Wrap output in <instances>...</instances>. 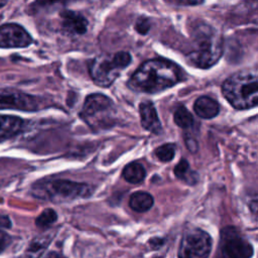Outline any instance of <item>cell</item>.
Wrapping results in <instances>:
<instances>
[{
    "label": "cell",
    "mask_w": 258,
    "mask_h": 258,
    "mask_svg": "<svg viewBox=\"0 0 258 258\" xmlns=\"http://www.w3.org/2000/svg\"><path fill=\"white\" fill-rule=\"evenodd\" d=\"M182 78V70L173 61L153 58L144 61L134 72L128 81V87L136 92L155 94L173 87Z\"/></svg>",
    "instance_id": "6da1fadb"
},
{
    "label": "cell",
    "mask_w": 258,
    "mask_h": 258,
    "mask_svg": "<svg viewBox=\"0 0 258 258\" xmlns=\"http://www.w3.org/2000/svg\"><path fill=\"white\" fill-rule=\"evenodd\" d=\"M223 53V41L218 31L207 24H199L191 33V46L186 53L187 61L200 69L214 66Z\"/></svg>",
    "instance_id": "7a4b0ae2"
},
{
    "label": "cell",
    "mask_w": 258,
    "mask_h": 258,
    "mask_svg": "<svg viewBox=\"0 0 258 258\" xmlns=\"http://www.w3.org/2000/svg\"><path fill=\"white\" fill-rule=\"evenodd\" d=\"M226 100L238 110L253 108L258 102V78L256 72L242 71L231 75L222 85Z\"/></svg>",
    "instance_id": "3957f363"
},
{
    "label": "cell",
    "mask_w": 258,
    "mask_h": 258,
    "mask_svg": "<svg viewBox=\"0 0 258 258\" xmlns=\"http://www.w3.org/2000/svg\"><path fill=\"white\" fill-rule=\"evenodd\" d=\"M93 191L90 184L68 179L39 180L31 187V194L36 199L63 203L78 198H87Z\"/></svg>",
    "instance_id": "277c9868"
},
{
    "label": "cell",
    "mask_w": 258,
    "mask_h": 258,
    "mask_svg": "<svg viewBox=\"0 0 258 258\" xmlns=\"http://www.w3.org/2000/svg\"><path fill=\"white\" fill-rule=\"evenodd\" d=\"M80 117L95 131L108 129L115 123L114 103L103 94H91L84 102Z\"/></svg>",
    "instance_id": "5b68a950"
},
{
    "label": "cell",
    "mask_w": 258,
    "mask_h": 258,
    "mask_svg": "<svg viewBox=\"0 0 258 258\" xmlns=\"http://www.w3.org/2000/svg\"><path fill=\"white\" fill-rule=\"evenodd\" d=\"M131 62V55L126 51L101 54L89 64V74L94 83L100 87H109L119 77L122 70Z\"/></svg>",
    "instance_id": "8992f818"
},
{
    "label": "cell",
    "mask_w": 258,
    "mask_h": 258,
    "mask_svg": "<svg viewBox=\"0 0 258 258\" xmlns=\"http://www.w3.org/2000/svg\"><path fill=\"white\" fill-rule=\"evenodd\" d=\"M253 247L241 232L234 227L221 231L219 258H251Z\"/></svg>",
    "instance_id": "52a82bcc"
},
{
    "label": "cell",
    "mask_w": 258,
    "mask_h": 258,
    "mask_svg": "<svg viewBox=\"0 0 258 258\" xmlns=\"http://www.w3.org/2000/svg\"><path fill=\"white\" fill-rule=\"evenodd\" d=\"M212 249L211 236L198 228L187 230L180 241L178 258H208Z\"/></svg>",
    "instance_id": "ba28073f"
},
{
    "label": "cell",
    "mask_w": 258,
    "mask_h": 258,
    "mask_svg": "<svg viewBox=\"0 0 258 258\" xmlns=\"http://www.w3.org/2000/svg\"><path fill=\"white\" fill-rule=\"evenodd\" d=\"M3 109L36 111L40 109V101L15 89H0V110Z\"/></svg>",
    "instance_id": "9c48e42d"
},
{
    "label": "cell",
    "mask_w": 258,
    "mask_h": 258,
    "mask_svg": "<svg viewBox=\"0 0 258 258\" xmlns=\"http://www.w3.org/2000/svg\"><path fill=\"white\" fill-rule=\"evenodd\" d=\"M32 43L30 34L17 23H6L0 26V47H26Z\"/></svg>",
    "instance_id": "30bf717a"
},
{
    "label": "cell",
    "mask_w": 258,
    "mask_h": 258,
    "mask_svg": "<svg viewBox=\"0 0 258 258\" xmlns=\"http://www.w3.org/2000/svg\"><path fill=\"white\" fill-rule=\"evenodd\" d=\"M60 25L70 34H84L88 29L87 19L80 13L71 10L60 12Z\"/></svg>",
    "instance_id": "8fae6325"
},
{
    "label": "cell",
    "mask_w": 258,
    "mask_h": 258,
    "mask_svg": "<svg viewBox=\"0 0 258 258\" xmlns=\"http://www.w3.org/2000/svg\"><path fill=\"white\" fill-rule=\"evenodd\" d=\"M139 114L141 124L144 129L154 133L159 134L162 130L161 123L159 121L156 109L152 102L143 101L139 105Z\"/></svg>",
    "instance_id": "7c38bea8"
},
{
    "label": "cell",
    "mask_w": 258,
    "mask_h": 258,
    "mask_svg": "<svg viewBox=\"0 0 258 258\" xmlns=\"http://www.w3.org/2000/svg\"><path fill=\"white\" fill-rule=\"evenodd\" d=\"M24 128V120L17 116L0 115V141L17 135Z\"/></svg>",
    "instance_id": "4fadbf2b"
},
{
    "label": "cell",
    "mask_w": 258,
    "mask_h": 258,
    "mask_svg": "<svg viewBox=\"0 0 258 258\" xmlns=\"http://www.w3.org/2000/svg\"><path fill=\"white\" fill-rule=\"evenodd\" d=\"M196 114L203 119H212L220 112V106L216 100L208 96L198 98L194 105Z\"/></svg>",
    "instance_id": "5bb4252c"
},
{
    "label": "cell",
    "mask_w": 258,
    "mask_h": 258,
    "mask_svg": "<svg viewBox=\"0 0 258 258\" xmlns=\"http://www.w3.org/2000/svg\"><path fill=\"white\" fill-rule=\"evenodd\" d=\"M52 233H44L35 237L28 245L24 252V258H39L52 240Z\"/></svg>",
    "instance_id": "9a60e30c"
},
{
    "label": "cell",
    "mask_w": 258,
    "mask_h": 258,
    "mask_svg": "<svg viewBox=\"0 0 258 258\" xmlns=\"http://www.w3.org/2000/svg\"><path fill=\"white\" fill-rule=\"evenodd\" d=\"M153 197L146 191H136L130 196L129 206L138 213H144L153 206Z\"/></svg>",
    "instance_id": "2e32d148"
},
{
    "label": "cell",
    "mask_w": 258,
    "mask_h": 258,
    "mask_svg": "<svg viewBox=\"0 0 258 258\" xmlns=\"http://www.w3.org/2000/svg\"><path fill=\"white\" fill-rule=\"evenodd\" d=\"M173 171H174L175 176L178 179H180L188 184H195L198 181V178H199L198 173L190 169L189 164H188L187 160H185V159H181L175 165Z\"/></svg>",
    "instance_id": "e0dca14e"
},
{
    "label": "cell",
    "mask_w": 258,
    "mask_h": 258,
    "mask_svg": "<svg viewBox=\"0 0 258 258\" xmlns=\"http://www.w3.org/2000/svg\"><path fill=\"white\" fill-rule=\"evenodd\" d=\"M123 177L131 183L141 182L146 175L144 167L138 162H130L123 169Z\"/></svg>",
    "instance_id": "ac0fdd59"
},
{
    "label": "cell",
    "mask_w": 258,
    "mask_h": 258,
    "mask_svg": "<svg viewBox=\"0 0 258 258\" xmlns=\"http://www.w3.org/2000/svg\"><path fill=\"white\" fill-rule=\"evenodd\" d=\"M174 122L177 126L183 129L190 128L194 125V118L190 112L182 105L178 106L173 114Z\"/></svg>",
    "instance_id": "d6986e66"
},
{
    "label": "cell",
    "mask_w": 258,
    "mask_h": 258,
    "mask_svg": "<svg viewBox=\"0 0 258 258\" xmlns=\"http://www.w3.org/2000/svg\"><path fill=\"white\" fill-rule=\"evenodd\" d=\"M56 219L57 215L52 209H45L36 218L35 225L40 229H47L56 221Z\"/></svg>",
    "instance_id": "ffe728a7"
},
{
    "label": "cell",
    "mask_w": 258,
    "mask_h": 258,
    "mask_svg": "<svg viewBox=\"0 0 258 258\" xmlns=\"http://www.w3.org/2000/svg\"><path fill=\"white\" fill-rule=\"evenodd\" d=\"M155 155L157 156V158L163 162H167L170 161L175 154V147L173 144H164L161 145L159 147H157L155 149Z\"/></svg>",
    "instance_id": "44dd1931"
},
{
    "label": "cell",
    "mask_w": 258,
    "mask_h": 258,
    "mask_svg": "<svg viewBox=\"0 0 258 258\" xmlns=\"http://www.w3.org/2000/svg\"><path fill=\"white\" fill-rule=\"evenodd\" d=\"M135 29L140 34H146L150 29V22L146 17H140L135 23Z\"/></svg>",
    "instance_id": "7402d4cb"
},
{
    "label": "cell",
    "mask_w": 258,
    "mask_h": 258,
    "mask_svg": "<svg viewBox=\"0 0 258 258\" xmlns=\"http://www.w3.org/2000/svg\"><path fill=\"white\" fill-rule=\"evenodd\" d=\"M166 3L178 6H194L200 5L204 2V0H164Z\"/></svg>",
    "instance_id": "603a6c76"
},
{
    "label": "cell",
    "mask_w": 258,
    "mask_h": 258,
    "mask_svg": "<svg viewBox=\"0 0 258 258\" xmlns=\"http://www.w3.org/2000/svg\"><path fill=\"white\" fill-rule=\"evenodd\" d=\"M12 242L11 236L8 235L6 232L0 230V253L3 252Z\"/></svg>",
    "instance_id": "cb8c5ba5"
},
{
    "label": "cell",
    "mask_w": 258,
    "mask_h": 258,
    "mask_svg": "<svg viewBox=\"0 0 258 258\" xmlns=\"http://www.w3.org/2000/svg\"><path fill=\"white\" fill-rule=\"evenodd\" d=\"M11 226L12 223L10 218L5 214H0V229H9Z\"/></svg>",
    "instance_id": "d4e9b609"
},
{
    "label": "cell",
    "mask_w": 258,
    "mask_h": 258,
    "mask_svg": "<svg viewBox=\"0 0 258 258\" xmlns=\"http://www.w3.org/2000/svg\"><path fill=\"white\" fill-rule=\"evenodd\" d=\"M7 2H8V0H0V8L5 6L7 4Z\"/></svg>",
    "instance_id": "484cf974"
}]
</instances>
